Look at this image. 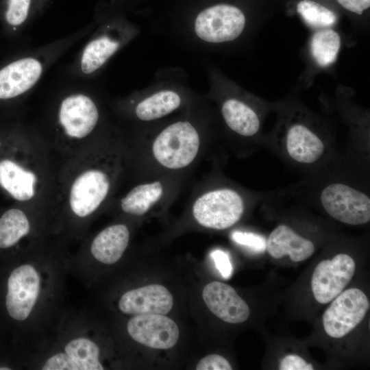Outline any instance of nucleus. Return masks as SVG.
Returning a JSON list of instances; mask_svg holds the SVG:
<instances>
[{
	"label": "nucleus",
	"instance_id": "obj_25",
	"mask_svg": "<svg viewBox=\"0 0 370 370\" xmlns=\"http://www.w3.org/2000/svg\"><path fill=\"white\" fill-rule=\"evenodd\" d=\"M341 47L339 34L332 29L317 31L312 36L310 52L313 59L321 66H328L336 60Z\"/></svg>",
	"mask_w": 370,
	"mask_h": 370
},
{
	"label": "nucleus",
	"instance_id": "obj_13",
	"mask_svg": "<svg viewBox=\"0 0 370 370\" xmlns=\"http://www.w3.org/2000/svg\"><path fill=\"white\" fill-rule=\"evenodd\" d=\"M356 271L354 260L347 254H338L331 260H324L315 267L311 288L315 299L328 304L347 286Z\"/></svg>",
	"mask_w": 370,
	"mask_h": 370
},
{
	"label": "nucleus",
	"instance_id": "obj_33",
	"mask_svg": "<svg viewBox=\"0 0 370 370\" xmlns=\"http://www.w3.org/2000/svg\"><path fill=\"white\" fill-rule=\"evenodd\" d=\"M51 0H36V15H40L45 12Z\"/></svg>",
	"mask_w": 370,
	"mask_h": 370
},
{
	"label": "nucleus",
	"instance_id": "obj_1",
	"mask_svg": "<svg viewBox=\"0 0 370 370\" xmlns=\"http://www.w3.org/2000/svg\"><path fill=\"white\" fill-rule=\"evenodd\" d=\"M130 168L127 140L105 133L64 160L57 172L54 208L77 219L90 218L111 204Z\"/></svg>",
	"mask_w": 370,
	"mask_h": 370
},
{
	"label": "nucleus",
	"instance_id": "obj_11",
	"mask_svg": "<svg viewBox=\"0 0 370 370\" xmlns=\"http://www.w3.org/2000/svg\"><path fill=\"white\" fill-rule=\"evenodd\" d=\"M325 210L335 219L349 225L370 221V199L365 193L341 183L327 186L321 193Z\"/></svg>",
	"mask_w": 370,
	"mask_h": 370
},
{
	"label": "nucleus",
	"instance_id": "obj_31",
	"mask_svg": "<svg viewBox=\"0 0 370 370\" xmlns=\"http://www.w3.org/2000/svg\"><path fill=\"white\" fill-rule=\"evenodd\" d=\"M280 370H312L313 366L297 355L291 354L285 356L281 361Z\"/></svg>",
	"mask_w": 370,
	"mask_h": 370
},
{
	"label": "nucleus",
	"instance_id": "obj_28",
	"mask_svg": "<svg viewBox=\"0 0 370 370\" xmlns=\"http://www.w3.org/2000/svg\"><path fill=\"white\" fill-rule=\"evenodd\" d=\"M210 256L221 276L224 279H230L232 274L233 268L228 254L221 249H217L211 252Z\"/></svg>",
	"mask_w": 370,
	"mask_h": 370
},
{
	"label": "nucleus",
	"instance_id": "obj_15",
	"mask_svg": "<svg viewBox=\"0 0 370 370\" xmlns=\"http://www.w3.org/2000/svg\"><path fill=\"white\" fill-rule=\"evenodd\" d=\"M202 297L208 309L225 322L240 323L249 316L247 303L233 287L221 282L214 281L206 284Z\"/></svg>",
	"mask_w": 370,
	"mask_h": 370
},
{
	"label": "nucleus",
	"instance_id": "obj_4",
	"mask_svg": "<svg viewBox=\"0 0 370 370\" xmlns=\"http://www.w3.org/2000/svg\"><path fill=\"white\" fill-rule=\"evenodd\" d=\"M98 101L86 89L64 90L55 99L49 116V146L66 159L84 149L106 132Z\"/></svg>",
	"mask_w": 370,
	"mask_h": 370
},
{
	"label": "nucleus",
	"instance_id": "obj_29",
	"mask_svg": "<svg viewBox=\"0 0 370 370\" xmlns=\"http://www.w3.org/2000/svg\"><path fill=\"white\" fill-rule=\"evenodd\" d=\"M197 370H231L230 362L218 354H210L203 358L196 366Z\"/></svg>",
	"mask_w": 370,
	"mask_h": 370
},
{
	"label": "nucleus",
	"instance_id": "obj_12",
	"mask_svg": "<svg viewBox=\"0 0 370 370\" xmlns=\"http://www.w3.org/2000/svg\"><path fill=\"white\" fill-rule=\"evenodd\" d=\"M245 25L243 12L232 5L218 4L204 10L197 16L195 32L209 42H223L237 38Z\"/></svg>",
	"mask_w": 370,
	"mask_h": 370
},
{
	"label": "nucleus",
	"instance_id": "obj_21",
	"mask_svg": "<svg viewBox=\"0 0 370 370\" xmlns=\"http://www.w3.org/2000/svg\"><path fill=\"white\" fill-rule=\"evenodd\" d=\"M136 119L143 122L160 119L178 109L182 104L180 96L175 91L162 90L140 100L130 101Z\"/></svg>",
	"mask_w": 370,
	"mask_h": 370
},
{
	"label": "nucleus",
	"instance_id": "obj_3",
	"mask_svg": "<svg viewBox=\"0 0 370 370\" xmlns=\"http://www.w3.org/2000/svg\"><path fill=\"white\" fill-rule=\"evenodd\" d=\"M127 143L129 175L134 179L161 175L189 177L208 146L201 132L187 120L175 121L153 136Z\"/></svg>",
	"mask_w": 370,
	"mask_h": 370
},
{
	"label": "nucleus",
	"instance_id": "obj_27",
	"mask_svg": "<svg viewBox=\"0 0 370 370\" xmlns=\"http://www.w3.org/2000/svg\"><path fill=\"white\" fill-rule=\"evenodd\" d=\"M231 238L236 243L246 247L255 253H262L267 249V241L260 234L249 232L234 231Z\"/></svg>",
	"mask_w": 370,
	"mask_h": 370
},
{
	"label": "nucleus",
	"instance_id": "obj_30",
	"mask_svg": "<svg viewBox=\"0 0 370 370\" xmlns=\"http://www.w3.org/2000/svg\"><path fill=\"white\" fill-rule=\"evenodd\" d=\"M20 121L10 118L0 119V155L12 138Z\"/></svg>",
	"mask_w": 370,
	"mask_h": 370
},
{
	"label": "nucleus",
	"instance_id": "obj_22",
	"mask_svg": "<svg viewBox=\"0 0 370 370\" xmlns=\"http://www.w3.org/2000/svg\"><path fill=\"white\" fill-rule=\"evenodd\" d=\"M36 15V0H2L0 21L3 34L13 38L29 24Z\"/></svg>",
	"mask_w": 370,
	"mask_h": 370
},
{
	"label": "nucleus",
	"instance_id": "obj_2",
	"mask_svg": "<svg viewBox=\"0 0 370 370\" xmlns=\"http://www.w3.org/2000/svg\"><path fill=\"white\" fill-rule=\"evenodd\" d=\"M51 158L45 138L21 121L0 155V192L31 210L54 208L58 171Z\"/></svg>",
	"mask_w": 370,
	"mask_h": 370
},
{
	"label": "nucleus",
	"instance_id": "obj_7",
	"mask_svg": "<svg viewBox=\"0 0 370 370\" xmlns=\"http://www.w3.org/2000/svg\"><path fill=\"white\" fill-rule=\"evenodd\" d=\"M188 179L173 175L136 178L134 184L121 196L115 197L110 205L132 217L164 210L175 202Z\"/></svg>",
	"mask_w": 370,
	"mask_h": 370
},
{
	"label": "nucleus",
	"instance_id": "obj_17",
	"mask_svg": "<svg viewBox=\"0 0 370 370\" xmlns=\"http://www.w3.org/2000/svg\"><path fill=\"white\" fill-rule=\"evenodd\" d=\"M130 240V230L125 223H114L100 231L92 239L90 251L99 262H116L123 255Z\"/></svg>",
	"mask_w": 370,
	"mask_h": 370
},
{
	"label": "nucleus",
	"instance_id": "obj_5",
	"mask_svg": "<svg viewBox=\"0 0 370 370\" xmlns=\"http://www.w3.org/2000/svg\"><path fill=\"white\" fill-rule=\"evenodd\" d=\"M92 24L33 50L14 56L0 64V108L23 101L47 71L73 45L85 37Z\"/></svg>",
	"mask_w": 370,
	"mask_h": 370
},
{
	"label": "nucleus",
	"instance_id": "obj_19",
	"mask_svg": "<svg viewBox=\"0 0 370 370\" xmlns=\"http://www.w3.org/2000/svg\"><path fill=\"white\" fill-rule=\"evenodd\" d=\"M29 211L14 203L0 212V251L13 248L30 233Z\"/></svg>",
	"mask_w": 370,
	"mask_h": 370
},
{
	"label": "nucleus",
	"instance_id": "obj_10",
	"mask_svg": "<svg viewBox=\"0 0 370 370\" xmlns=\"http://www.w3.org/2000/svg\"><path fill=\"white\" fill-rule=\"evenodd\" d=\"M369 306L362 291L352 288L342 291L323 314V324L326 334L334 338L347 335L362 321Z\"/></svg>",
	"mask_w": 370,
	"mask_h": 370
},
{
	"label": "nucleus",
	"instance_id": "obj_14",
	"mask_svg": "<svg viewBox=\"0 0 370 370\" xmlns=\"http://www.w3.org/2000/svg\"><path fill=\"white\" fill-rule=\"evenodd\" d=\"M127 332L135 341L157 349L173 347L180 336L175 322L159 314L136 315L128 321Z\"/></svg>",
	"mask_w": 370,
	"mask_h": 370
},
{
	"label": "nucleus",
	"instance_id": "obj_26",
	"mask_svg": "<svg viewBox=\"0 0 370 370\" xmlns=\"http://www.w3.org/2000/svg\"><path fill=\"white\" fill-rule=\"evenodd\" d=\"M297 10L304 21L312 27L327 28L336 21V16L332 11L314 1H299Z\"/></svg>",
	"mask_w": 370,
	"mask_h": 370
},
{
	"label": "nucleus",
	"instance_id": "obj_9",
	"mask_svg": "<svg viewBox=\"0 0 370 370\" xmlns=\"http://www.w3.org/2000/svg\"><path fill=\"white\" fill-rule=\"evenodd\" d=\"M122 28L108 25L85 44L69 67L73 76L86 79L102 68L123 44Z\"/></svg>",
	"mask_w": 370,
	"mask_h": 370
},
{
	"label": "nucleus",
	"instance_id": "obj_23",
	"mask_svg": "<svg viewBox=\"0 0 370 370\" xmlns=\"http://www.w3.org/2000/svg\"><path fill=\"white\" fill-rule=\"evenodd\" d=\"M221 114L227 127L236 134L249 137L260 128V121L255 111L244 102L235 98L225 100Z\"/></svg>",
	"mask_w": 370,
	"mask_h": 370
},
{
	"label": "nucleus",
	"instance_id": "obj_18",
	"mask_svg": "<svg viewBox=\"0 0 370 370\" xmlns=\"http://www.w3.org/2000/svg\"><path fill=\"white\" fill-rule=\"evenodd\" d=\"M269 254L274 258L288 255L293 262H301L310 257L314 251V245L299 236L286 225L277 226L267 241Z\"/></svg>",
	"mask_w": 370,
	"mask_h": 370
},
{
	"label": "nucleus",
	"instance_id": "obj_6",
	"mask_svg": "<svg viewBox=\"0 0 370 370\" xmlns=\"http://www.w3.org/2000/svg\"><path fill=\"white\" fill-rule=\"evenodd\" d=\"M188 214L199 226L223 230L237 223L245 210V201L236 190L214 186L208 179L194 186L188 201Z\"/></svg>",
	"mask_w": 370,
	"mask_h": 370
},
{
	"label": "nucleus",
	"instance_id": "obj_24",
	"mask_svg": "<svg viewBox=\"0 0 370 370\" xmlns=\"http://www.w3.org/2000/svg\"><path fill=\"white\" fill-rule=\"evenodd\" d=\"M67 370H103L99 349L91 340L80 337L69 341L63 353Z\"/></svg>",
	"mask_w": 370,
	"mask_h": 370
},
{
	"label": "nucleus",
	"instance_id": "obj_8",
	"mask_svg": "<svg viewBox=\"0 0 370 370\" xmlns=\"http://www.w3.org/2000/svg\"><path fill=\"white\" fill-rule=\"evenodd\" d=\"M40 278L29 264L12 267L4 282L3 307L9 319L16 322L27 319L38 297Z\"/></svg>",
	"mask_w": 370,
	"mask_h": 370
},
{
	"label": "nucleus",
	"instance_id": "obj_16",
	"mask_svg": "<svg viewBox=\"0 0 370 370\" xmlns=\"http://www.w3.org/2000/svg\"><path fill=\"white\" fill-rule=\"evenodd\" d=\"M173 298L160 284H150L125 293L119 301L120 310L127 314H166L171 311Z\"/></svg>",
	"mask_w": 370,
	"mask_h": 370
},
{
	"label": "nucleus",
	"instance_id": "obj_20",
	"mask_svg": "<svg viewBox=\"0 0 370 370\" xmlns=\"http://www.w3.org/2000/svg\"><path fill=\"white\" fill-rule=\"evenodd\" d=\"M286 148L289 156L300 163H313L324 151L319 137L304 125L291 126L286 134Z\"/></svg>",
	"mask_w": 370,
	"mask_h": 370
},
{
	"label": "nucleus",
	"instance_id": "obj_32",
	"mask_svg": "<svg viewBox=\"0 0 370 370\" xmlns=\"http://www.w3.org/2000/svg\"><path fill=\"white\" fill-rule=\"evenodd\" d=\"M346 10L361 14L370 6V0H336Z\"/></svg>",
	"mask_w": 370,
	"mask_h": 370
}]
</instances>
